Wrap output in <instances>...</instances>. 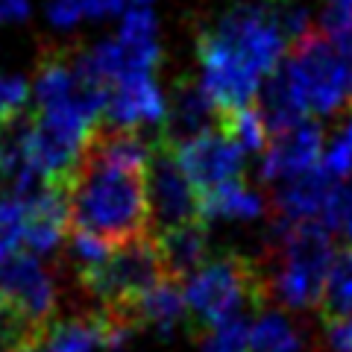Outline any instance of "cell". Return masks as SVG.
<instances>
[{
    "instance_id": "cell-9",
    "label": "cell",
    "mask_w": 352,
    "mask_h": 352,
    "mask_svg": "<svg viewBox=\"0 0 352 352\" xmlns=\"http://www.w3.org/2000/svg\"><path fill=\"white\" fill-rule=\"evenodd\" d=\"M182 173L197 188V194H212L223 185L241 179L244 153H241L223 132H203L182 147H170Z\"/></svg>"
},
{
    "instance_id": "cell-7",
    "label": "cell",
    "mask_w": 352,
    "mask_h": 352,
    "mask_svg": "<svg viewBox=\"0 0 352 352\" xmlns=\"http://www.w3.org/2000/svg\"><path fill=\"white\" fill-rule=\"evenodd\" d=\"M0 308L32 332H44L56 311V279L32 252L0 261Z\"/></svg>"
},
{
    "instance_id": "cell-32",
    "label": "cell",
    "mask_w": 352,
    "mask_h": 352,
    "mask_svg": "<svg viewBox=\"0 0 352 352\" xmlns=\"http://www.w3.org/2000/svg\"><path fill=\"white\" fill-rule=\"evenodd\" d=\"M0 352H6V349H3V346H0Z\"/></svg>"
},
{
    "instance_id": "cell-19",
    "label": "cell",
    "mask_w": 352,
    "mask_h": 352,
    "mask_svg": "<svg viewBox=\"0 0 352 352\" xmlns=\"http://www.w3.org/2000/svg\"><path fill=\"white\" fill-rule=\"evenodd\" d=\"M217 132L232 141V144L241 153H264L270 144V129H267V120L258 112V106H238V109H229V112H220L217 115Z\"/></svg>"
},
{
    "instance_id": "cell-20",
    "label": "cell",
    "mask_w": 352,
    "mask_h": 352,
    "mask_svg": "<svg viewBox=\"0 0 352 352\" xmlns=\"http://www.w3.org/2000/svg\"><path fill=\"white\" fill-rule=\"evenodd\" d=\"M302 338L279 311H261L250 326V352H300Z\"/></svg>"
},
{
    "instance_id": "cell-31",
    "label": "cell",
    "mask_w": 352,
    "mask_h": 352,
    "mask_svg": "<svg viewBox=\"0 0 352 352\" xmlns=\"http://www.w3.org/2000/svg\"><path fill=\"white\" fill-rule=\"evenodd\" d=\"M18 352H50V346L47 344H44V332L36 338V340H30V344L27 346H21Z\"/></svg>"
},
{
    "instance_id": "cell-8",
    "label": "cell",
    "mask_w": 352,
    "mask_h": 352,
    "mask_svg": "<svg viewBox=\"0 0 352 352\" xmlns=\"http://www.w3.org/2000/svg\"><path fill=\"white\" fill-rule=\"evenodd\" d=\"M147 191H150V208L153 220H159L162 229L182 226L203 220L200 214V194L182 173L173 150L156 141L153 144V162L147 173Z\"/></svg>"
},
{
    "instance_id": "cell-28",
    "label": "cell",
    "mask_w": 352,
    "mask_h": 352,
    "mask_svg": "<svg viewBox=\"0 0 352 352\" xmlns=\"http://www.w3.org/2000/svg\"><path fill=\"white\" fill-rule=\"evenodd\" d=\"M82 18H109L124 15V0H68Z\"/></svg>"
},
{
    "instance_id": "cell-11",
    "label": "cell",
    "mask_w": 352,
    "mask_h": 352,
    "mask_svg": "<svg viewBox=\"0 0 352 352\" xmlns=\"http://www.w3.org/2000/svg\"><path fill=\"white\" fill-rule=\"evenodd\" d=\"M323 129L305 120V124L285 129L279 135L270 138L267 150H264V162H261V176L267 182H285L291 176H300L305 170L323 164Z\"/></svg>"
},
{
    "instance_id": "cell-10",
    "label": "cell",
    "mask_w": 352,
    "mask_h": 352,
    "mask_svg": "<svg viewBox=\"0 0 352 352\" xmlns=\"http://www.w3.org/2000/svg\"><path fill=\"white\" fill-rule=\"evenodd\" d=\"M338 179L323 164L305 170L300 176L279 182L276 188V217L279 226H300V223H326L332 217V208L338 200Z\"/></svg>"
},
{
    "instance_id": "cell-16",
    "label": "cell",
    "mask_w": 352,
    "mask_h": 352,
    "mask_svg": "<svg viewBox=\"0 0 352 352\" xmlns=\"http://www.w3.org/2000/svg\"><path fill=\"white\" fill-rule=\"evenodd\" d=\"M258 112L264 115V120H267V129L273 132V135L305 124L308 106H305L300 88L294 85L285 65L264 80L261 91H258Z\"/></svg>"
},
{
    "instance_id": "cell-1",
    "label": "cell",
    "mask_w": 352,
    "mask_h": 352,
    "mask_svg": "<svg viewBox=\"0 0 352 352\" xmlns=\"http://www.w3.org/2000/svg\"><path fill=\"white\" fill-rule=\"evenodd\" d=\"M288 38L276 12L264 6H235L197 38L200 85L220 112L250 106L264 80L276 71Z\"/></svg>"
},
{
    "instance_id": "cell-26",
    "label": "cell",
    "mask_w": 352,
    "mask_h": 352,
    "mask_svg": "<svg viewBox=\"0 0 352 352\" xmlns=\"http://www.w3.org/2000/svg\"><path fill=\"white\" fill-rule=\"evenodd\" d=\"M329 229H340V232L352 241V182L338 191L332 217H329Z\"/></svg>"
},
{
    "instance_id": "cell-30",
    "label": "cell",
    "mask_w": 352,
    "mask_h": 352,
    "mask_svg": "<svg viewBox=\"0 0 352 352\" xmlns=\"http://www.w3.org/2000/svg\"><path fill=\"white\" fill-rule=\"evenodd\" d=\"M30 15V0H0V21H24Z\"/></svg>"
},
{
    "instance_id": "cell-17",
    "label": "cell",
    "mask_w": 352,
    "mask_h": 352,
    "mask_svg": "<svg viewBox=\"0 0 352 352\" xmlns=\"http://www.w3.org/2000/svg\"><path fill=\"white\" fill-rule=\"evenodd\" d=\"M129 320L135 326H156L162 332H170L179 323H191L188 317V302H185V291L170 282H162L159 288H153L147 296L129 308Z\"/></svg>"
},
{
    "instance_id": "cell-23",
    "label": "cell",
    "mask_w": 352,
    "mask_h": 352,
    "mask_svg": "<svg viewBox=\"0 0 352 352\" xmlns=\"http://www.w3.org/2000/svg\"><path fill=\"white\" fill-rule=\"evenodd\" d=\"M250 326L244 314L220 320L206 332L203 352H250Z\"/></svg>"
},
{
    "instance_id": "cell-21",
    "label": "cell",
    "mask_w": 352,
    "mask_h": 352,
    "mask_svg": "<svg viewBox=\"0 0 352 352\" xmlns=\"http://www.w3.org/2000/svg\"><path fill=\"white\" fill-rule=\"evenodd\" d=\"M320 311L323 320L352 317V247L340 250L332 261V270H329L326 288L320 296Z\"/></svg>"
},
{
    "instance_id": "cell-27",
    "label": "cell",
    "mask_w": 352,
    "mask_h": 352,
    "mask_svg": "<svg viewBox=\"0 0 352 352\" xmlns=\"http://www.w3.org/2000/svg\"><path fill=\"white\" fill-rule=\"evenodd\" d=\"M326 323V344L332 352H352V317H335Z\"/></svg>"
},
{
    "instance_id": "cell-13",
    "label": "cell",
    "mask_w": 352,
    "mask_h": 352,
    "mask_svg": "<svg viewBox=\"0 0 352 352\" xmlns=\"http://www.w3.org/2000/svg\"><path fill=\"white\" fill-rule=\"evenodd\" d=\"M106 118L112 126L138 132L141 126L164 124L168 118V100H164L162 88L156 80L147 76H126L109 88Z\"/></svg>"
},
{
    "instance_id": "cell-14",
    "label": "cell",
    "mask_w": 352,
    "mask_h": 352,
    "mask_svg": "<svg viewBox=\"0 0 352 352\" xmlns=\"http://www.w3.org/2000/svg\"><path fill=\"white\" fill-rule=\"evenodd\" d=\"M212 100L203 91L200 82H179L176 85L173 100L168 103V118L162 124V144L168 147H182L194 141L197 135L208 132V118H212Z\"/></svg>"
},
{
    "instance_id": "cell-29",
    "label": "cell",
    "mask_w": 352,
    "mask_h": 352,
    "mask_svg": "<svg viewBox=\"0 0 352 352\" xmlns=\"http://www.w3.org/2000/svg\"><path fill=\"white\" fill-rule=\"evenodd\" d=\"M47 18H50V24L59 27V30H71V27H76L82 21V15L76 12L74 3H68V0H50Z\"/></svg>"
},
{
    "instance_id": "cell-6",
    "label": "cell",
    "mask_w": 352,
    "mask_h": 352,
    "mask_svg": "<svg viewBox=\"0 0 352 352\" xmlns=\"http://www.w3.org/2000/svg\"><path fill=\"white\" fill-rule=\"evenodd\" d=\"M332 261V229L326 223L285 226L279 238V264L270 276V294L288 308L320 302Z\"/></svg>"
},
{
    "instance_id": "cell-24",
    "label": "cell",
    "mask_w": 352,
    "mask_h": 352,
    "mask_svg": "<svg viewBox=\"0 0 352 352\" xmlns=\"http://www.w3.org/2000/svg\"><path fill=\"white\" fill-rule=\"evenodd\" d=\"M323 168L332 173L335 179L352 173V118L335 132L332 141H329V147L323 153Z\"/></svg>"
},
{
    "instance_id": "cell-15",
    "label": "cell",
    "mask_w": 352,
    "mask_h": 352,
    "mask_svg": "<svg viewBox=\"0 0 352 352\" xmlns=\"http://www.w3.org/2000/svg\"><path fill=\"white\" fill-rule=\"evenodd\" d=\"M164 264H168L170 279H188L191 273H197L203 264L212 258V241H208V223L206 220H194V223H182V226H170L162 229L156 235Z\"/></svg>"
},
{
    "instance_id": "cell-25",
    "label": "cell",
    "mask_w": 352,
    "mask_h": 352,
    "mask_svg": "<svg viewBox=\"0 0 352 352\" xmlns=\"http://www.w3.org/2000/svg\"><path fill=\"white\" fill-rule=\"evenodd\" d=\"M30 91L32 88L27 85L24 76L0 74V124H3V120H12L18 115H24Z\"/></svg>"
},
{
    "instance_id": "cell-18",
    "label": "cell",
    "mask_w": 352,
    "mask_h": 352,
    "mask_svg": "<svg viewBox=\"0 0 352 352\" xmlns=\"http://www.w3.org/2000/svg\"><path fill=\"white\" fill-rule=\"evenodd\" d=\"M264 212V200L258 191H252L247 182H229L223 188L200 197L203 220H252Z\"/></svg>"
},
{
    "instance_id": "cell-5",
    "label": "cell",
    "mask_w": 352,
    "mask_h": 352,
    "mask_svg": "<svg viewBox=\"0 0 352 352\" xmlns=\"http://www.w3.org/2000/svg\"><path fill=\"white\" fill-rule=\"evenodd\" d=\"M288 74L300 88L308 112L332 115L340 106H352V30L329 36L314 27L291 44Z\"/></svg>"
},
{
    "instance_id": "cell-3",
    "label": "cell",
    "mask_w": 352,
    "mask_h": 352,
    "mask_svg": "<svg viewBox=\"0 0 352 352\" xmlns=\"http://www.w3.org/2000/svg\"><path fill=\"white\" fill-rule=\"evenodd\" d=\"M182 291L191 323L212 329L220 320L241 314L244 305L264 308L270 300V276L252 256L223 252L191 273Z\"/></svg>"
},
{
    "instance_id": "cell-22",
    "label": "cell",
    "mask_w": 352,
    "mask_h": 352,
    "mask_svg": "<svg viewBox=\"0 0 352 352\" xmlns=\"http://www.w3.org/2000/svg\"><path fill=\"white\" fill-rule=\"evenodd\" d=\"M27 238V212L21 197L0 200V261L12 258Z\"/></svg>"
},
{
    "instance_id": "cell-2",
    "label": "cell",
    "mask_w": 352,
    "mask_h": 352,
    "mask_svg": "<svg viewBox=\"0 0 352 352\" xmlns=\"http://www.w3.org/2000/svg\"><path fill=\"white\" fill-rule=\"evenodd\" d=\"M147 173L82 153L80 168L65 185L71 232L97 238L100 244H126L153 226Z\"/></svg>"
},
{
    "instance_id": "cell-4",
    "label": "cell",
    "mask_w": 352,
    "mask_h": 352,
    "mask_svg": "<svg viewBox=\"0 0 352 352\" xmlns=\"http://www.w3.org/2000/svg\"><path fill=\"white\" fill-rule=\"evenodd\" d=\"M162 282H170V273L156 235H141L118 244L94 267L80 270V285L85 294L100 302L103 311L124 317L141 296H147Z\"/></svg>"
},
{
    "instance_id": "cell-12",
    "label": "cell",
    "mask_w": 352,
    "mask_h": 352,
    "mask_svg": "<svg viewBox=\"0 0 352 352\" xmlns=\"http://www.w3.org/2000/svg\"><path fill=\"white\" fill-rule=\"evenodd\" d=\"M27 212V238L24 244L36 256H47L62 241L71 235V212H68V194L65 185H47L36 188L32 194L21 197Z\"/></svg>"
}]
</instances>
